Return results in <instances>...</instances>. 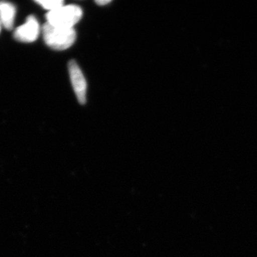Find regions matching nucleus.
<instances>
[{
  "label": "nucleus",
  "instance_id": "1",
  "mask_svg": "<svg viewBox=\"0 0 257 257\" xmlns=\"http://www.w3.org/2000/svg\"><path fill=\"white\" fill-rule=\"evenodd\" d=\"M44 40L47 46L55 50H65L75 42L74 28H61L46 23L42 28Z\"/></svg>",
  "mask_w": 257,
  "mask_h": 257
},
{
  "label": "nucleus",
  "instance_id": "2",
  "mask_svg": "<svg viewBox=\"0 0 257 257\" xmlns=\"http://www.w3.org/2000/svg\"><path fill=\"white\" fill-rule=\"evenodd\" d=\"M82 15V9L77 5H63L47 13V23L57 28H73L81 20Z\"/></svg>",
  "mask_w": 257,
  "mask_h": 257
},
{
  "label": "nucleus",
  "instance_id": "3",
  "mask_svg": "<svg viewBox=\"0 0 257 257\" xmlns=\"http://www.w3.org/2000/svg\"><path fill=\"white\" fill-rule=\"evenodd\" d=\"M69 77L72 87L79 104H85L87 101V84L82 70L74 60H71L68 64Z\"/></svg>",
  "mask_w": 257,
  "mask_h": 257
},
{
  "label": "nucleus",
  "instance_id": "4",
  "mask_svg": "<svg viewBox=\"0 0 257 257\" xmlns=\"http://www.w3.org/2000/svg\"><path fill=\"white\" fill-rule=\"evenodd\" d=\"M40 28L35 17L30 16L27 19L24 25L19 27L14 33L15 38L18 41L32 42L35 41L40 35Z\"/></svg>",
  "mask_w": 257,
  "mask_h": 257
},
{
  "label": "nucleus",
  "instance_id": "5",
  "mask_svg": "<svg viewBox=\"0 0 257 257\" xmlns=\"http://www.w3.org/2000/svg\"><path fill=\"white\" fill-rule=\"evenodd\" d=\"M16 9L9 3H0V22L8 30H11L14 25Z\"/></svg>",
  "mask_w": 257,
  "mask_h": 257
},
{
  "label": "nucleus",
  "instance_id": "6",
  "mask_svg": "<svg viewBox=\"0 0 257 257\" xmlns=\"http://www.w3.org/2000/svg\"><path fill=\"white\" fill-rule=\"evenodd\" d=\"M39 5H41L42 8H45L49 11H53L63 6L64 2L60 0H52V1H37Z\"/></svg>",
  "mask_w": 257,
  "mask_h": 257
},
{
  "label": "nucleus",
  "instance_id": "7",
  "mask_svg": "<svg viewBox=\"0 0 257 257\" xmlns=\"http://www.w3.org/2000/svg\"><path fill=\"white\" fill-rule=\"evenodd\" d=\"M109 3H110V1H108V0H98V1H96V4L99 5V6H104V5L109 4Z\"/></svg>",
  "mask_w": 257,
  "mask_h": 257
}]
</instances>
